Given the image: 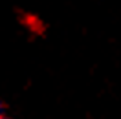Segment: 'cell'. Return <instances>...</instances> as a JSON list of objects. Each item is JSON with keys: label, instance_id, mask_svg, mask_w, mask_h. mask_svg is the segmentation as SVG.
Wrapping results in <instances>:
<instances>
[{"label": "cell", "instance_id": "obj_1", "mask_svg": "<svg viewBox=\"0 0 121 119\" xmlns=\"http://www.w3.org/2000/svg\"><path fill=\"white\" fill-rule=\"evenodd\" d=\"M4 115V110H2V104H0V117Z\"/></svg>", "mask_w": 121, "mask_h": 119}, {"label": "cell", "instance_id": "obj_2", "mask_svg": "<svg viewBox=\"0 0 121 119\" xmlns=\"http://www.w3.org/2000/svg\"><path fill=\"white\" fill-rule=\"evenodd\" d=\"M0 119H9V117H6V115H2V117H0Z\"/></svg>", "mask_w": 121, "mask_h": 119}]
</instances>
